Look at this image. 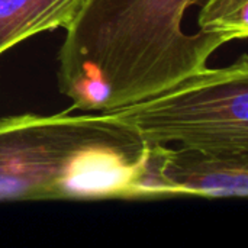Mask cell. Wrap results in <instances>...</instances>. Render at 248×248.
Instances as JSON below:
<instances>
[{
    "mask_svg": "<svg viewBox=\"0 0 248 248\" xmlns=\"http://www.w3.org/2000/svg\"><path fill=\"white\" fill-rule=\"evenodd\" d=\"M199 31L234 39L248 36V0H205L199 7Z\"/></svg>",
    "mask_w": 248,
    "mask_h": 248,
    "instance_id": "6",
    "label": "cell"
},
{
    "mask_svg": "<svg viewBox=\"0 0 248 248\" xmlns=\"http://www.w3.org/2000/svg\"><path fill=\"white\" fill-rule=\"evenodd\" d=\"M155 170L170 196L247 198L248 154L222 155L151 144Z\"/></svg>",
    "mask_w": 248,
    "mask_h": 248,
    "instance_id": "4",
    "label": "cell"
},
{
    "mask_svg": "<svg viewBox=\"0 0 248 248\" xmlns=\"http://www.w3.org/2000/svg\"><path fill=\"white\" fill-rule=\"evenodd\" d=\"M154 198L151 145L113 113L0 118V202Z\"/></svg>",
    "mask_w": 248,
    "mask_h": 248,
    "instance_id": "2",
    "label": "cell"
},
{
    "mask_svg": "<svg viewBox=\"0 0 248 248\" xmlns=\"http://www.w3.org/2000/svg\"><path fill=\"white\" fill-rule=\"evenodd\" d=\"M108 113L129 124L147 144L179 142L211 154L247 155V54Z\"/></svg>",
    "mask_w": 248,
    "mask_h": 248,
    "instance_id": "3",
    "label": "cell"
},
{
    "mask_svg": "<svg viewBox=\"0 0 248 248\" xmlns=\"http://www.w3.org/2000/svg\"><path fill=\"white\" fill-rule=\"evenodd\" d=\"M205 0H86L65 28L60 92L70 109L108 113L155 96L208 68L227 38L185 31Z\"/></svg>",
    "mask_w": 248,
    "mask_h": 248,
    "instance_id": "1",
    "label": "cell"
},
{
    "mask_svg": "<svg viewBox=\"0 0 248 248\" xmlns=\"http://www.w3.org/2000/svg\"><path fill=\"white\" fill-rule=\"evenodd\" d=\"M86 0H0V55L42 32L67 28Z\"/></svg>",
    "mask_w": 248,
    "mask_h": 248,
    "instance_id": "5",
    "label": "cell"
}]
</instances>
